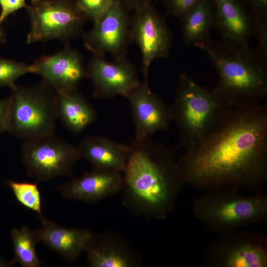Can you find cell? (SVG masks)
<instances>
[{
	"mask_svg": "<svg viewBox=\"0 0 267 267\" xmlns=\"http://www.w3.org/2000/svg\"><path fill=\"white\" fill-rule=\"evenodd\" d=\"M177 164L185 184L203 191L262 193L267 178V106L234 109L226 123Z\"/></svg>",
	"mask_w": 267,
	"mask_h": 267,
	"instance_id": "obj_1",
	"label": "cell"
},
{
	"mask_svg": "<svg viewBox=\"0 0 267 267\" xmlns=\"http://www.w3.org/2000/svg\"><path fill=\"white\" fill-rule=\"evenodd\" d=\"M122 172V204L133 214L157 220L174 209L184 183L178 170L176 148L134 138Z\"/></svg>",
	"mask_w": 267,
	"mask_h": 267,
	"instance_id": "obj_2",
	"label": "cell"
},
{
	"mask_svg": "<svg viewBox=\"0 0 267 267\" xmlns=\"http://www.w3.org/2000/svg\"><path fill=\"white\" fill-rule=\"evenodd\" d=\"M172 121L178 131L177 150L196 148L228 120L233 109L215 89L208 90L181 74L173 105Z\"/></svg>",
	"mask_w": 267,
	"mask_h": 267,
	"instance_id": "obj_3",
	"label": "cell"
},
{
	"mask_svg": "<svg viewBox=\"0 0 267 267\" xmlns=\"http://www.w3.org/2000/svg\"><path fill=\"white\" fill-rule=\"evenodd\" d=\"M195 45L214 63L220 78L215 89L233 109L263 104L267 95L265 67L250 54L246 44L223 46L206 40Z\"/></svg>",
	"mask_w": 267,
	"mask_h": 267,
	"instance_id": "obj_4",
	"label": "cell"
},
{
	"mask_svg": "<svg viewBox=\"0 0 267 267\" xmlns=\"http://www.w3.org/2000/svg\"><path fill=\"white\" fill-rule=\"evenodd\" d=\"M193 205L195 218L222 234L260 223L267 218V197L235 190L205 191Z\"/></svg>",
	"mask_w": 267,
	"mask_h": 267,
	"instance_id": "obj_5",
	"label": "cell"
},
{
	"mask_svg": "<svg viewBox=\"0 0 267 267\" xmlns=\"http://www.w3.org/2000/svg\"><path fill=\"white\" fill-rule=\"evenodd\" d=\"M11 90L7 132L23 140L54 134L57 116L52 89L42 81Z\"/></svg>",
	"mask_w": 267,
	"mask_h": 267,
	"instance_id": "obj_6",
	"label": "cell"
},
{
	"mask_svg": "<svg viewBox=\"0 0 267 267\" xmlns=\"http://www.w3.org/2000/svg\"><path fill=\"white\" fill-rule=\"evenodd\" d=\"M30 21L26 42H68L82 34L89 20L75 0H31L26 7Z\"/></svg>",
	"mask_w": 267,
	"mask_h": 267,
	"instance_id": "obj_7",
	"label": "cell"
},
{
	"mask_svg": "<svg viewBox=\"0 0 267 267\" xmlns=\"http://www.w3.org/2000/svg\"><path fill=\"white\" fill-rule=\"evenodd\" d=\"M21 149L28 176L43 182L73 176V167L81 159L77 145L54 134L24 139Z\"/></svg>",
	"mask_w": 267,
	"mask_h": 267,
	"instance_id": "obj_8",
	"label": "cell"
},
{
	"mask_svg": "<svg viewBox=\"0 0 267 267\" xmlns=\"http://www.w3.org/2000/svg\"><path fill=\"white\" fill-rule=\"evenodd\" d=\"M222 235L207 249L203 261L205 266L267 267V241L265 236L239 229Z\"/></svg>",
	"mask_w": 267,
	"mask_h": 267,
	"instance_id": "obj_9",
	"label": "cell"
},
{
	"mask_svg": "<svg viewBox=\"0 0 267 267\" xmlns=\"http://www.w3.org/2000/svg\"><path fill=\"white\" fill-rule=\"evenodd\" d=\"M131 9L125 0H115L92 28L82 34L86 47L93 55L108 54L118 59L126 57L131 42Z\"/></svg>",
	"mask_w": 267,
	"mask_h": 267,
	"instance_id": "obj_10",
	"label": "cell"
},
{
	"mask_svg": "<svg viewBox=\"0 0 267 267\" xmlns=\"http://www.w3.org/2000/svg\"><path fill=\"white\" fill-rule=\"evenodd\" d=\"M130 39L140 49L144 79H148L151 63L168 55L172 39L165 21L151 4L134 11L131 17Z\"/></svg>",
	"mask_w": 267,
	"mask_h": 267,
	"instance_id": "obj_11",
	"label": "cell"
},
{
	"mask_svg": "<svg viewBox=\"0 0 267 267\" xmlns=\"http://www.w3.org/2000/svg\"><path fill=\"white\" fill-rule=\"evenodd\" d=\"M87 70L96 98L127 97L140 83L135 66L126 57L110 61L105 56L93 54Z\"/></svg>",
	"mask_w": 267,
	"mask_h": 267,
	"instance_id": "obj_12",
	"label": "cell"
},
{
	"mask_svg": "<svg viewBox=\"0 0 267 267\" xmlns=\"http://www.w3.org/2000/svg\"><path fill=\"white\" fill-rule=\"evenodd\" d=\"M129 102L135 139L151 136L159 131L168 132L172 121L171 106L151 90L148 79L126 97Z\"/></svg>",
	"mask_w": 267,
	"mask_h": 267,
	"instance_id": "obj_13",
	"label": "cell"
},
{
	"mask_svg": "<svg viewBox=\"0 0 267 267\" xmlns=\"http://www.w3.org/2000/svg\"><path fill=\"white\" fill-rule=\"evenodd\" d=\"M33 74L55 92L77 89L87 78V70L80 53L68 44L52 55L42 56L31 64Z\"/></svg>",
	"mask_w": 267,
	"mask_h": 267,
	"instance_id": "obj_14",
	"label": "cell"
},
{
	"mask_svg": "<svg viewBox=\"0 0 267 267\" xmlns=\"http://www.w3.org/2000/svg\"><path fill=\"white\" fill-rule=\"evenodd\" d=\"M91 267H138L142 257L121 235L105 231L93 233L85 251Z\"/></svg>",
	"mask_w": 267,
	"mask_h": 267,
	"instance_id": "obj_15",
	"label": "cell"
},
{
	"mask_svg": "<svg viewBox=\"0 0 267 267\" xmlns=\"http://www.w3.org/2000/svg\"><path fill=\"white\" fill-rule=\"evenodd\" d=\"M122 185L121 173L93 168L57 188L66 199L94 203L120 192Z\"/></svg>",
	"mask_w": 267,
	"mask_h": 267,
	"instance_id": "obj_16",
	"label": "cell"
},
{
	"mask_svg": "<svg viewBox=\"0 0 267 267\" xmlns=\"http://www.w3.org/2000/svg\"><path fill=\"white\" fill-rule=\"evenodd\" d=\"M35 232L38 242L43 243L71 263L75 262L86 251L93 234L83 228H64L45 218Z\"/></svg>",
	"mask_w": 267,
	"mask_h": 267,
	"instance_id": "obj_17",
	"label": "cell"
},
{
	"mask_svg": "<svg viewBox=\"0 0 267 267\" xmlns=\"http://www.w3.org/2000/svg\"><path fill=\"white\" fill-rule=\"evenodd\" d=\"M81 159L89 162L93 168L123 172L128 158V144L120 143L102 136L85 138L77 145Z\"/></svg>",
	"mask_w": 267,
	"mask_h": 267,
	"instance_id": "obj_18",
	"label": "cell"
},
{
	"mask_svg": "<svg viewBox=\"0 0 267 267\" xmlns=\"http://www.w3.org/2000/svg\"><path fill=\"white\" fill-rule=\"evenodd\" d=\"M56 92L57 119L74 134H78L97 119L94 108L77 89Z\"/></svg>",
	"mask_w": 267,
	"mask_h": 267,
	"instance_id": "obj_19",
	"label": "cell"
},
{
	"mask_svg": "<svg viewBox=\"0 0 267 267\" xmlns=\"http://www.w3.org/2000/svg\"><path fill=\"white\" fill-rule=\"evenodd\" d=\"M217 26L230 42L246 44L252 31L251 22L238 0H213Z\"/></svg>",
	"mask_w": 267,
	"mask_h": 267,
	"instance_id": "obj_20",
	"label": "cell"
},
{
	"mask_svg": "<svg viewBox=\"0 0 267 267\" xmlns=\"http://www.w3.org/2000/svg\"><path fill=\"white\" fill-rule=\"evenodd\" d=\"M180 19L186 43L195 45L205 41L213 21V10L209 0H200Z\"/></svg>",
	"mask_w": 267,
	"mask_h": 267,
	"instance_id": "obj_21",
	"label": "cell"
},
{
	"mask_svg": "<svg viewBox=\"0 0 267 267\" xmlns=\"http://www.w3.org/2000/svg\"><path fill=\"white\" fill-rule=\"evenodd\" d=\"M10 237L13 247L15 263L24 267H39L41 265L35 249L38 242L35 230L27 226L21 229L13 228Z\"/></svg>",
	"mask_w": 267,
	"mask_h": 267,
	"instance_id": "obj_22",
	"label": "cell"
},
{
	"mask_svg": "<svg viewBox=\"0 0 267 267\" xmlns=\"http://www.w3.org/2000/svg\"><path fill=\"white\" fill-rule=\"evenodd\" d=\"M6 182L21 205L36 212L42 220L44 219L42 211L41 193L37 182L16 181L11 179Z\"/></svg>",
	"mask_w": 267,
	"mask_h": 267,
	"instance_id": "obj_23",
	"label": "cell"
},
{
	"mask_svg": "<svg viewBox=\"0 0 267 267\" xmlns=\"http://www.w3.org/2000/svg\"><path fill=\"white\" fill-rule=\"evenodd\" d=\"M28 73H33L31 65L0 57V88L14 89L17 80Z\"/></svg>",
	"mask_w": 267,
	"mask_h": 267,
	"instance_id": "obj_24",
	"label": "cell"
},
{
	"mask_svg": "<svg viewBox=\"0 0 267 267\" xmlns=\"http://www.w3.org/2000/svg\"><path fill=\"white\" fill-rule=\"evenodd\" d=\"M82 12L93 23L107 11L115 0H75Z\"/></svg>",
	"mask_w": 267,
	"mask_h": 267,
	"instance_id": "obj_25",
	"label": "cell"
},
{
	"mask_svg": "<svg viewBox=\"0 0 267 267\" xmlns=\"http://www.w3.org/2000/svg\"><path fill=\"white\" fill-rule=\"evenodd\" d=\"M168 13L180 18L190 8L200 0H165Z\"/></svg>",
	"mask_w": 267,
	"mask_h": 267,
	"instance_id": "obj_26",
	"label": "cell"
},
{
	"mask_svg": "<svg viewBox=\"0 0 267 267\" xmlns=\"http://www.w3.org/2000/svg\"><path fill=\"white\" fill-rule=\"evenodd\" d=\"M27 5L26 0H0V25L9 15Z\"/></svg>",
	"mask_w": 267,
	"mask_h": 267,
	"instance_id": "obj_27",
	"label": "cell"
},
{
	"mask_svg": "<svg viewBox=\"0 0 267 267\" xmlns=\"http://www.w3.org/2000/svg\"><path fill=\"white\" fill-rule=\"evenodd\" d=\"M10 102L9 96L0 98V135L8 130Z\"/></svg>",
	"mask_w": 267,
	"mask_h": 267,
	"instance_id": "obj_28",
	"label": "cell"
},
{
	"mask_svg": "<svg viewBox=\"0 0 267 267\" xmlns=\"http://www.w3.org/2000/svg\"><path fill=\"white\" fill-rule=\"evenodd\" d=\"M131 9L136 11L142 9L150 3L151 0H125Z\"/></svg>",
	"mask_w": 267,
	"mask_h": 267,
	"instance_id": "obj_29",
	"label": "cell"
},
{
	"mask_svg": "<svg viewBox=\"0 0 267 267\" xmlns=\"http://www.w3.org/2000/svg\"><path fill=\"white\" fill-rule=\"evenodd\" d=\"M258 10L265 12L267 10V0H250Z\"/></svg>",
	"mask_w": 267,
	"mask_h": 267,
	"instance_id": "obj_30",
	"label": "cell"
},
{
	"mask_svg": "<svg viewBox=\"0 0 267 267\" xmlns=\"http://www.w3.org/2000/svg\"><path fill=\"white\" fill-rule=\"evenodd\" d=\"M15 263L13 260L11 261L10 262H7L0 256V267H10Z\"/></svg>",
	"mask_w": 267,
	"mask_h": 267,
	"instance_id": "obj_31",
	"label": "cell"
},
{
	"mask_svg": "<svg viewBox=\"0 0 267 267\" xmlns=\"http://www.w3.org/2000/svg\"><path fill=\"white\" fill-rule=\"evenodd\" d=\"M6 42V37L3 29L0 25V45Z\"/></svg>",
	"mask_w": 267,
	"mask_h": 267,
	"instance_id": "obj_32",
	"label": "cell"
}]
</instances>
